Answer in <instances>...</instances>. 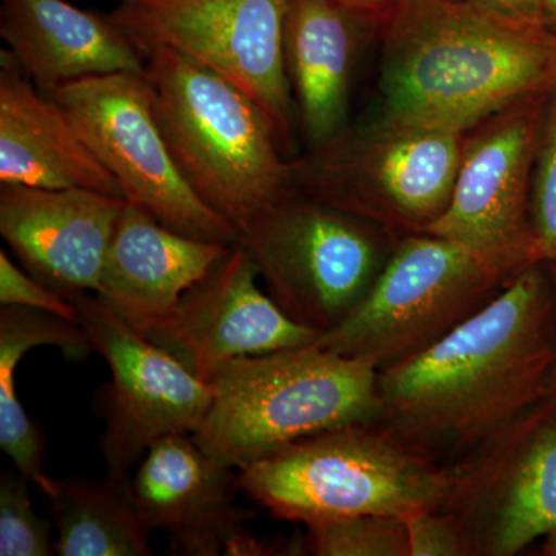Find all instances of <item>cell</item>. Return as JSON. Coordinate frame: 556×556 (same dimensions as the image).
Masks as SVG:
<instances>
[{
	"label": "cell",
	"instance_id": "1",
	"mask_svg": "<svg viewBox=\"0 0 556 556\" xmlns=\"http://www.w3.org/2000/svg\"><path fill=\"white\" fill-rule=\"evenodd\" d=\"M555 365V288L536 263L433 346L379 371L378 422L426 453L478 447L552 396Z\"/></svg>",
	"mask_w": 556,
	"mask_h": 556
},
{
	"label": "cell",
	"instance_id": "2",
	"mask_svg": "<svg viewBox=\"0 0 556 556\" xmlns=\"http://www.w3.org/2000/svg\"><path fill=\"white\" fill-rule=\"evenodd\" d=\"M379 27V123L467 134L556 80L555 27L470 0H399Z\"/></svg>",
	"mask_w": 556,
	"mask_h": 556
},
{
	"label": "cell",
	"instance_id": "3",
	"mask_svg": "<svg viewBox=\"0 0 556 556\" xmlns=\"http://www.w3.org/2000/svg\"><path fill=\"white\" fill-rule=\"evenodd\" d=\"M156 119L197 195L239 230L294 192L276 127L228 79L169 49L146 53Z\"/></svg>",
	"mask_w": 556,
	"mask_h": 556
},
{
	"label": "cell",
	"instance_id": "4",
	"mask_svg": "<svg viewBox=\"0 0 556 556\" xmlns=\"http://www.w3.org/2000/svg\"><path fill=\"white\" fill-rule=\"evenodd\" d=\"M211 386V407L192 437L236 470L314 434L378 422L382 413L375 364L316 342L237 358Z\"/></svg>",
	"mask_w": 556,
	"mask_h": 556
},
{
	"label": "cell",
	"instance_id": "5",
	"mask_svg": "<svg viewBox=\"0 0 556 556\" xmlns=\"http://www.w3.org/2000/svg\"><path fill=\"white\" fill-rule=\"evenodd\" d=\"M239 485L276 518L314 525L356 515L405 518L447 504L455 471L379 422L302 439L239 470Z\"/></svg>",
	"mask_w": 556,
	"mask_h": 556
},
{
	"label": "cell",
	"instance_id": "6",
	"mask_svg": "<svg viewBox=\"0 0 556 556\" xmlns=\"http://www.w3.org/2000/svg\"><path fill=\"white\" fill-rule=\"evenodd\" d=\"M396 241L378 223L294 190L243 226L237 244L278 308L325 334L367 298Z\"/></svg>",
	"mask_w": 556,
	"mask_h": 556
},
{
	"label": "cell",
	"instance_id": "7",
	"mask_svg": "<svg viewBox=\"0 0 556 556\" xmlns=\"http://www.w3.org/2000/svg\"><path fill=\"white\" fill-rule=\"evenodd\" d=\"M517 276L455 241L409 233L396 241L367 298L316 345L382 371L444 339Z\"/></svg>",
	"mask_w": 556,
	"mask_h": 556
},
{
	"label": "cell",
	"instance_id": "8",
	"mask_svg": "<svg viewBox=\"0 0 556 556\" xmlns=\"http://www.w3.org/2000/svg\"><path fill=\"white\" fill-rule=\"evenodd\" d=\"M460 131L371 119L292 160L294 188L396 236L422 233L447 208L463 155Z\"/></svg>",
	"mask_w": 556,
	"mask_h": 556
},
{
	"label": "cell",
	"instance_id": "9",
	"mask_svg": "<svg viewBox=\"0 0 556 556\" xmlns=\"http://www.w3.org/2000/svg\"><path fill=\"white\" fill-rule=\"evenodd\" d=\"M289 5L291 0H123L110 20L144 56L175 50L239 87L273 121L289 152L298 127L285 65Z\"/></svg>",
	"mask_w": 556,
	"mask_h": 556
},
{
	"label": "cell",
	"instance_id": "10",
	"mask_svg": "<svg viewBox=\"0 0 556 556\" xmlns=\"http://www.w3.org/2000/svg\"><path fill=\"white\" fill-rule=\"evenodd\" d=\"M50 97L68 113L129 203L182 236L237 244L233 226L197 195L179 170L144 73L76 80Z\"/></svg>",
	"mask_w": 556,
	"mask_h": 556
},
{
	"label": "cell",
	"instance_id": "11",
	"mask_svg": "<svg viewBox=\"0 0 556 556\" xmlns=\"http://www.w3.org/2000/svg\"><path fill=\"white\" fill-rule=\"evenodd\" d=\"M546 93L467 131L448 206L422 233L455 241L517 274L543 263L530 223V193Z\"/></svg>",
	"mask_w": 556,
	"mask_h": 556
},
{
	"label": "cell",
	"instance_id": "12",
	"mask_svg": "<svg viewBox=\"0 0 556 556\" xmlns=\"http://www.w3.org/2000/svg\"><path fill=\"white\" fill-rule=\"evenodd\" d=\"M91 346L109 365L101 452L108 478L127 479L160 439L193 434L212 402V386L127 324L97 294L72 299Z\"/></svg>",
	"mask_w": 556,
	"mask_h": 556
},
{
	"label": "cell",
	"instance_id": "13",
	"mask_svg": "<svg viewBox=\"0 0 556 556\" xmlns=\"http://www.w3.org/2000/svg\"><path fill=\"white\" fill-rule=\"evenodd\" d=\"M453 471L442 510L466 530L473 555H517L556 532V397L485 439Z\"/></svg>",
	"mask_w": 556,
	"mask_h": 556
},
{
	"label": "cell",
	"instance_id": "14",
	"mask_svg": "<svg viewBox=\"0 0 556 556\" xmlns=\"http://www.w3.org/2000/svg\"><path fill=\"white\" fill-rule=\"evenodd\" d=\"M258 280L247 249L233 244L166 316L138 331L208 383L237 358L317 342L321 332L289 318Z\"/></svg>",
	"mask_w": 556,
	"mask_h": 556
},
{
	"label": "cell",
	"instance_id": "15",
	"mask_svg": "<svg viewBox=\"0 0 556 556\" xmlns=\"http://www.w3.org/2000/svg\"><path fill=\"white\" fill-rule=\"evenodd\" d=\"M127 489L149 529L166 533L178 554L265 555L244 530L249 511L237 506L239 470L204 452L192 434L155 442Z\"/></svg>",
	"mask_w": 556,
	"mask_h": 556
},
{
	"label": "cell",
	"instance_id": "16",
	"mask_svg": "<svg viewBox=\"0 0 556 556\" xmlns=\"http://www.w3.org/2000/svg\"><path fill=\"white\" fill-rule=\"evenodd\" d=\"M126 204L97 190L2 185L0 233L25 270L72 302L100 288Z\"/></svg>",
	"mask_w": 556,
	"mask_h": 556
},
{
	"label": "cell",
	"instance_id": "17",
	"mask_svg": "<svg viewBox=\"0 0 556 556\" xmlns=\"http://www.w3.org/2000/svg\"><path fill=\"white\" fill-rule=\"evenodd\" d=\"M0 182L124 199L65 109L33 86L10 50L0 51Z\"/></svg>",
	"mask_w": 556,
	"mask_h": 556
},
{
	"label": "cell",
	"instance_id": "18",
	"mask_svg": "<svg viewBox=\"0 0 556 556\" xmlns=\"http://www.w3.org/2000/svg\"><path fill=\"white\" fill-rule=\"evenodd\" d=\"M379 21L336 0H291L285 22V65L298 127L311 149L345 129L351 84Z\"/></svg>",
	"mask_w": 556,
	"mask_h": 556
},
{
	"label": "cell",
	"instance_id": "19",
	"mask_svg": "<svg viewBox=\"0 0 556 556\" xmlns=\"http://www.w3.org/2000/svg\"><path fill=\"white\" fill-rule=\"evenodd\" d=\"M0 36L47 94L76 80L146 70L144 54L110 16L67 0H2Z\"/></svg>",
	"mask_w": 556,
	"mask_h": 556
},
{
	"label": "cell",
	"instance_id": "20",
	"mask_svg": "<svg viewBox=\"0 0 556 556\" xmlns=\"http://www.w3.org/2000/svg\"><path fill=\"white\" fill-rule=\"evenodd\" d=\"M230 249L182 236L127 201L94 294L131 327L142 328L166 316Z\"/></svg>",
	"mask_w": 556,
	"mask_h": 556
},
{
	"label": "cell",
	"instance_id": "21",
	"mask_svg": "<svg viewBox=\"0 0 556 556\" xmlns=\"http://www.w3.org/2000/svg\"><path fill=\"white\" fill-rule=\"evenodd\" d=\"M53 345L70 357L80 358L93 350L83 325L53 314L22 306L0 309V447L14 467L47 496L54 479L43 471L46 442L42 431L22 407L16 391V369L33 348Z\"/></svg>",
	"mask_w": 556,
	"mask_h": 556
},
{
	"label": "cell",
	"instance_id": "22",
	"mask_svg": "<svg viewBox=\"0 0 556 556\" xmlns=\"http://www.w3.org/2000/svg\"><path fill=\"white\" fill-rule=\"evenodd\" d=\"M61 556L152 555L150 533L127 479H62L49 496Z\"/></svg>",
	"mask_w": 556,
	"mask_h": 556
},
{
	"label": "cell",
	"instance_id": "23",
	"mask_svg": "<svg viewBox=\"0 0 556 556\" xmlns=\"http://www.w3.org/2000/svg\"><path fill=\"white\" fill-rule=\"evenodd\" d=\"M306 548L317 556H409L404 519L356 515L306 526Z\"/></svg>",
	"mask_w": 556,
	"mask_h": 556
},
{
	"label": "cell",
	"instance_id": "24",
	"mask_svg": "<svg viewBox=\"0 0 556 556\" xmlns=\"http://www.w3.org/2000/svg\"><path fill=\"white\" fill-rule=\"evenodd\" d=\"M530 223L541 262L556 265V80L544 101L530 193Z\"/></svg>",
	"mask_w": 556,
	"mask_h": 556
},
{
	"label": "cell",
	"instance_id": "25",
	"mask_svg": "<svg viewBox=\"0 0 556 556\" xmlns=\"http://www.w3.org/2000/svg\"><path fill=\"white\" fill-rule=\"evenodd\" d=\"M28 484L17 470L0 478V556H47L53 551L49 521L33 508Z\"/></svg>",
	"mask_w": 556,
	"mask_h": 556
},
{
	"label": "cell",
	"instance_id": "26",
	"mask_svg": "<svg viewBox=\"0 0 556 556\" xmlns=\"http://www.w3.org/2000/svg\"><path fill=\"white\" fill-rule=\"evenodd\" d=\"M0 303L2 306L42 311L80 325L78 308L70 300L33 277L28 270L21 269L3 249L0 251Z\"/></svg>",
	"mask_w": 556,
	"mask_h": 556
},
{
	"label": "cell",
	"instance_id": "27",
	"mask_svg": "<svg viewBox=\"0 0 556 556\" xmlns=\"http://www.w3.org/2000/svg\"><path fill=\"white\" fill-rule=\"evenodd\" d=\"M409 556L473 555L470 540L459 521L447 510H424L408 515Z\"/></svg>",
	"mask_w": 556,
	"mask_h": 556
},
{
	"label": "cell",
	"instance_id": "28",
	"mask_svg": "<svg viewBox=\"0 0 556 556\" xmlns=\"http://www.w3.org/2000/svg\"><path fill=\"white\" fill-rule=\"evenodd\" d=\"M470 2L510 20L527 22V24L552 25L540 0H470Z\"/></svg>",
	"mask_w": 556,
	"mask_h": 556
},
{
	"label": "cell",
	"instance_id": "29",
	"mask_svg": "<svg viewBox=\"0 0 556 556\" xmlns=\"http://www.w3.org/2000/svg\"><path fill=\"white\" fill-rule=\"evenodd\" d=\"M348 9L357 11L364 16L372 17V20L382 22L386 20L390 11L396 7L399 0H336Z\"/></svg>",
	"mask_w": 556,
	"mask_h": 556
},
{
	"label": "cell",
	"instance_id": "30",
	"mask_svg": "<svg viewBox=\"0 0 556 556\" xmlns=\"http://www.w3.org/2000/svg\"><path fill=\"white\" fill-rule=\"evenodd\" d=\"M548 22L556 28V0H540Z\"/></svg>",
	"mask_w": 556,
	"mask_h": 556
},
{
	"label": "cell",
	"instance_id": "31",
	"mask_svg": "<svg viewBox=\"0 0 556 556\" xmlns=\"http://www.w3.org/2000/svg\"><path fill=\"white\" fill-rule=\"evenodd\" d=\"M541 554L546 556H556V532L546 536V541H544L543 544V552H541Z\"/></svg>",
	"mask_w": 556,
	"mask_h": 556
},
{
	"label": "cell",
	"instance_id": "32",
	"mask_svg": "<svg viewBox=\"0 0 556 556\" xmlns=\"http://www.w3.org/2000/svg\"><path fill=\"white\" fill-rule=\"evenodd\" d=\"M547 265V263H546ZM548 273H551L552 283H554L556 295V265H547ZM552 396L556 397V365L554 376H552Z\"/></svg>",
	"mask_w": 556,
	"mask_h": 556
}]
</instances>
